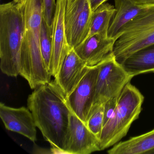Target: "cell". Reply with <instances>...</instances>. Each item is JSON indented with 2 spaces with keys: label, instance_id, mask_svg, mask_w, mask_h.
<instances>
[{
  "label": "cell",
  "instance_id": "obj_1",
  "mask_svg": "<svg viewBox=\"0 0 154 154\" xmlns=\"http://www.w3.org/2000/svg\"><path fill=\"white\" fill-rule=\"evenodd\" d=\"M27 106L45 139L54 150L64 153L72 111L54 80L35 89Z\"/></svg>",
  "mask_w": 154,
  "mask_h": 154
},
{
  "label": "cell",
  "instance_id": "obj_2",
  "mask_svg": "<svg viewBox=\"0 0 154 154\" xmlns=\"http://www.w3.org/2000/svg\"><path fill=\"white\" fill-rule=\"evenodd\" d=\"M24 47L21 55L20 75L35 90L51 81L40 49L41 25L44 18L43 0H25Z\"/></svg>",
  "mask_w": 154,
  "mask_h": 154
},
{
  "label": "cell",
  "instance_id": "obj_3",
  "mask_svg": "<svg viewBox=\"0 0 154 154\" xmlns=\"http://www.w3.org/2000/svg\"><path fill=\"white\" fill-rule=\"evenodd\" d=\"M24 47L23 4L14 1L0 6V67L2 73L17 77L20 73Z\"/></svg>",
  "mask_w": 154,
  "mask_h": 154
},
{
  "label": "cell",
  "instance_id": "obj_4",
  "mask_svg": "<svg viewBox=\"0 0 154 154\" xmlns=\"http://www.w3.org/2000/svg\"><path fill=\"white\" fill-rule=\"evenodd\" d=\"M144 99L135 86L130 82L126 85L119 96L114 113L103 127L99 138L101 150L114 146L126 136L139 116Z\"/></svg>",
  "mask_w": 154,
  "mask_h": 154
},
{
  "label": "cell",
  "instance_id": "obj_5",
  "mask_svg": "<svg viewBox=\"0 0 154 154\" xmlns=\"http://www.w3.org/2000/svg\"><path fill=\"white\" fill-rule=\"evenodd\" d=\"M154 44V5H149L124 25L114 45L113 55L120 64L138 50Z\"/></svg>",
  "mask_w": 154,
  "mask_h": 154
},
{
  "label": "cell",
  "instance_id": "obj_6",
  "mask_svg": "<svg viewBox=\"0 0 154 154\" xmlns=\"http://www.w3.org/2000/svg\"><path fill=\"white\" fill-rule=\"evenodd\" d=\"M98 65L99 74L91 110L105 104L110 99L119 96L126 85L134 77L129 75L116 61L114 55Z\"/></svg>",
  "mask_w": 154,
  "mask_h": 154
},
{
  "label": "cell",
  "instance_id": "obj_7",
  "mask_svg": "<svg viewBox=\"0 0 154 154\" xmlns=\"http://www.w3.org/2000/svg\"><path fill=\"white\" fill-rule=\"evenodd\" d=\"M93 12L89 0H66L65 27L71 49L78 46L88 37Z\"/></svg>",
  "mask_w": 154,
  "mask_h": 154
},
{
  "label": "cell",
  "instance_id": "obj_8",
  "mask_svg": "<svg viewBox=\"0 0 154 154\" xmlns=\"http://www.w3.org/2000/svg\"><path fill=\"white\" fill-rule=\"evenodd\" d=\"M99 72L98 65L89 66L75 89L66 97V102L72 112L85 123L93 104Z\"/></svg>",
  "mask_w": 154,
  "mask_h": 154
},
{
  "label": "cell",
  "instance_id": "obj_9",
  "mask_svg": "<svg viewBox=\"0 0 154 154\" xmlns=\"http://www.w3.org/2000/svg\"><path fill=\"white\" fill-rule=\"evenodd\" d=\"M100 150L98 138L85 123L71 112L64 153L89 154Z\"/></svg>",
  "mask_w": 154,
  "mask_h": 154
},
{
  "label": "cell",
  "instance_id": "obj_10",
  "mask_svg": "<svg viewBox=\"0 0 154 154\" xmlns=\"http://www.w3.org/2000/svg\"><path fill=\"white\" fill-rule=\"evenodd\" d=\"M66 0H57L55 13L52 25V58L50 73L55 77L70 48L67 42L64 23V11Z\"/></svg>",
  "mask_w": 154,
  "mask_h": 154
},
{
  "label": "cell",
  "instance_id": "obj_11",
  "mask_svg": "<svg viewBox=\"0 0 154 154\" xmlns=\"http://www.w3.org/2000/svg\"><path fill=\"white\" fill-rule=\"evenodd\" d=\"M0 117L7 129L19 133L33 142L36 141L37 127L28 108H13L1 103Z\"/></svg>",
  "mask_w": 154,
  "mask_h": 154
},
{
  "label": "cell",
  "instance_id": "obj_12",
  "mask_svg": "<svg viewBox=\"0 0 154 154\" xmlns=\"http://www.w3.org/2000/svg\"><path fill=\"white\" fill-rule=\"evenodd\" d=\"M116 41L108 35L96 34L87 38L74 49L88 66H95L113 55Z\"/></svg>",
  "mask_w": 154,
  "mask_h": 154
},
{
  "label": "cell",
  "instance_id": "obj_13",
  "mask_svg": "<svg viewBox=\"0 0 154 154\" xmlns=\"http://www.w3.org/2000/svg\"><path fill=\"white\" fill-rule=\"evenodd\" d=\"M89 66L71 48L66 57L54 81L67 97L75 89Z\"/></svg>",
  "mask_w": 154,
  "mask_h": 154
},
{
  "label": "cell",
  "instance_id": "obj_14",
  "mask_svg": "<svg viewBox=\"0 0 154 154\" xmlns=\"http://www.w3.org/2000/svg\"><path fill=\"white\" fill-rule=\"evenodd\" d=\"M116 12L108 32L110 38L117 40L122 27L149 5H137L131 0H114Z\"/></svg>",
  "mask_w": 154,
  "mask_h": 154
},
{
  "label": "cell",
  "instance_id": "obj_15",
  "mask_svg": "<svg viewBox=\"0 0 154 154\" xmlns=\"http://www.w3.org/2000/svg\"><path fill=\"white\" fill-rule=\"evenodd\" d=\"M121 65L129 75L133 76L154 72V44L133 53Z\"/></svg>",
  "mask_w": 154,
  "mask_h": 154
},
{
  "label": "cell",
  "instance_id": "obj_16",
  "mask_svg": "<svg viewBox=\"0 0 154 154\" xmlns=\"http://www.w3.org/2000/svg\"><path fill=\"white\" fill-rule=\"evenodd\" d=\"M107 152L109 154H154V129L115 144Z\"/></svg>",
  "mask_w": 154,
  "mask_h": 154
},
{
  "label": "cell",
  "instance_id": "obj_17",
  "mask_svg": "<svg viewBox=\"0 0 154 154\" xmlns=\"http://www.w3.org/2000/svg\"><path fill=\"white\" fill-rule=\"evenodd\" d=\"M115 12V7L106 2L94 11L87 38L96 34L108 35L111 22Z\"/></svg>",
  "mask_w": 154,
  "mask_h": 154
},
{
  "label": "cell",
  "instance_id": "obj_18",
  "mask_svg": "<svg viewBox=\"0 0 154 154\" xmlns=\"http://www.w3.org/2000/svg\"><path fill=\"white\" fill-rule=\"evenodd\" d=\"M40 49L44 63L50 72L53 50L52 29V27L48 26L44 18L41 25Z\"/></svg>",
  "mask_w": 154,
  "mask_h": 154
},
{
  "label": "cell",
  "instance_id": "obj_19",
  "mask_svg": "<svg viewBox=\"0 0 154 154\" xmlns=\"http://www.w3.org/2000/svg\"><path fill=\"white\" fill-rule=\"evenodd\" d=\"M104 104L100 105L90 112L86 121V126L99 139L103 127Z\"/></svg>",
  "mask_w": 154,
  "mask_h": 154
},
{
  "label": "cell",
  "instance_id": "obj_20",
  "mask_svg": "<svg viewBox=\"0 0 154 154\" xmlns=\"http://www.w3.org/2000/svg\"><path fill=\"white\" fill-rule=\"evenodd\" d=\"M43 1L44 20L49 26L52 27L56 8V2L55 0Z\"/></svg>",
  "mask_w": 154,
  "mask_h": 154
},
{
  "label": "cell",
  "instance_id": "obj_21",
  "mask_svg": "<svg viewBox=\"0 0 154 154\" xmlns=\"http://www.w3.org/2000/svg\"><path fill=\"white\" fill-rule=\"evenodd\" d=\"M119 96L110 99L104 104L103 126L107 123V122L110 119L111 117L114 113V111L118 104Z\"/></svg>",
  "mask_w": 154,
  "mask_h": 154
},
{
  "label": "cell",
  "instance_id": "obj_22",
  "mask_svg": "<svg viewBox=\"0 0 154 154\" xmlns=\"http://www.w3.org/2000/svg\"><path fill=\"white\" fill-rule=\"evenodd\" d=\"M93 11L97 9L100 6L105 3L108 0H89Z\"/></svg>",
  "mask_w": 154,
  "mask_h": 154
},
{
  "label": "cell",
  "instance_id": "obj_23",
  "mask_svg": "<svg viewBox=\"0 0 154 154\" xmlns=\"http://www.w3.org/2000/svg\"><path fill=\"white\" fill-rule=\"evenodd\" d=\"M133 2L137 5H154V0H131Z\"/></svg>",
  "mask_w": 154,
  "mask_h": 154
},
{
  "label": "cell",
  "instance_id": "obj_24",
  "mask_svg": "<svg viewBox=\"0 0 154 154\" xmlns=\"http://www.w3.org/2000/svg\"><path fill=\"white\" fill-rule=\"evenodd\" d=\"M13 1L16 3L20 4H24V2H25V0H13Z\"/></svg>",
  "mask_w": 154,
  "mask_h": 154
}]
</instances>
